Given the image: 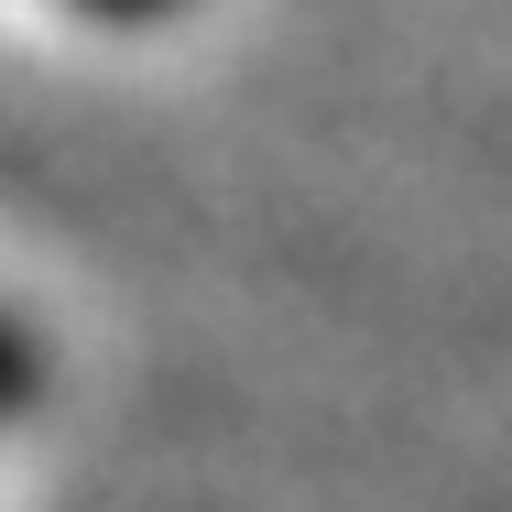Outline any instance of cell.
I'll use <instances>...</instances> for the list:
<instances>
[{"label": "cell", "mask_w": 512, "mask_h": 512, "mask_svg": "<svg viewBox=\"0 0 512 512\" xmlns=\"http://www.w3.org/2000/svg\"><path fill=\"white\" fill-rule=\"evenodd\" d=\"M77 11H88V22H164L175 0H77Z\"/></svg>", "instance_id": "2"}, {"label": "cell", "mask_w": 512, "mask_h": 512, "mask_svg": "<svg viewBox=\"0 0 512 512\" xmlns=\"http://www.w3.org/2000/svg\"><path fill=\"white\" fill-rule=\"evenodd\" d=\"M33 393H44V338H33L22 316L0 306V425H11V414L33 404Z\"/></svg>", "instance_id": "1"}]
</instances>
